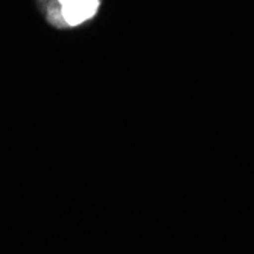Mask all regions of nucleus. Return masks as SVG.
Wrapping results in <instances>:
<instances>
[{
	"mask_svg": "<svg viewBox=\"0 0 254 254\" xmlns=\"http://www.w3.org/2000/svg\"><path fill=\"white\" fill-rule=\"evenodd\" d=\"M99 0H81L73 5L63 6L60 8L61 11V18L70 26L81 25L82 21L88 20L90 17H93L98 11Z\"/></svg>",
	"mask_w": 254,
	"mask_h": 254,
	"instance_id": "obj_1",
	"label": "nucleus"
}]
</instances>
